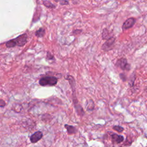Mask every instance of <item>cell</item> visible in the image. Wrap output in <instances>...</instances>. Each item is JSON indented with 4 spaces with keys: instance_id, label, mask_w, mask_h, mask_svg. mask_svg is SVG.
Wrapping results in <instances>:
<instances>
[{
    "instance_id": "cell-14",
    "label": "cell",
    "mask_w": 147,
    "mask_h": 147,
    "mask_svg": "<svg viewBox=\"0 0 147 147\" xmlns=\"http://www.w3.org/2000/svg\"><path fill=\"white\" fill-rule=\"evenodd\" d=\"M5 44H6V47L7 48H9L14 47L16 46L13 39L10 40H9V41H7Z\"/></svg>"
},
{
    "instance_id": "cell-18",
    "label": "cell",
    "mask_w": 147,
    "mask_h": 147,
    "mask_svg": "<svg viewBox=\"0 0 147 147\" xmlns=\"http://www.w3.org/2000/svg\"><path fill=\"white\" fill-rule=\"evenodd\" d=\"M59 3L61 5H67L69 3V2L67 0H60Z\"/></svg>"
},
{
    "instance_id": "cell-8",
    "label": "cell",
    "mask_w": 147,
    "mask_h": 147,
    "mask_svg": "<svg viewBox=\"0 0 147 147\" xmlns=\"http://www.w3.org/2000/svg\"><path fill=\"white\" fill-rule=\"evenodd\" d=\"M64 127H65V128L67 130V132L68 134H69V135L75 134L78 131L77 129L75 126H72V125H68V124H65L64 125Z\"/></svg>"
},
{
    "instance_id": "cell-5",
    "label": "cell",
    "mask_w": 147,
    "mask_h": 147,
    "mask_svg": "<svg viewBox=\"0 0 147 147\" xmlns=\"http://www.w3.org/2000/svg\"><path fill=\"white\" fill-rule=\"evenodd\" d=\"M43 136V134L41 131H37L30 136V141L32 143L35 144L40 141Z\"/></svg>"
},
{
    "instance_id": "cell-19",
    "label": "cell",
    "mask_w": 147,
    "mask_h": 147,
    "mask_svg": "<svg viewBox=\"0 0 147 147\" xmlns=\"http://www.w3.org/2000/svg\"><path fill=\"white\" fill-rule=\"evenodd\" d=\"M5 105H6V103H5V102L3 99H0V107L2 108V107H5Z\"/></svg>"
},
{
    "instance_id": "cell-10",
    "label": "cell",
    "mask_w": 147,
    "mask_h": 147,
    "mask_svg": "<svg viewBox=\"0 0 147 147\" xmlns=\"http://www.w3.org/2000/svg\"><path fill=\"white\" fill-rule=\"evenodd\" d=\"M45 30H44V29L41 28L38 30L36 31L35 35L38 37H42L45 35Z\"/></svg>"
},
{
    "instance_id": "cell-9",
    "label": "cell",
    "mask_w": 147,
    "mask_h": 147,
    "mask_svg": "<svg viewBox=\"0 0 147 147\" xmlns=\"http://www.w3.org/2000/svg\"><path fill=\"white\" fill-rule=\"evenodd\" d=\"M102 38L103 40H108L109 38L113 37V36H110V32H109L108 29H106V28H105L103 29V31H102Z\"/></svg>"
},
{
    "instance_id": "cell-16",
    "label": "cell",
    "mask_w": 147,
    "mask_h": 147,
    "mask_svg": "<svg viewBox=\"0 0 147 147\" xmlns=\"http://www.w3.org/2000/svg\"><path fill=\"white\" fill-rule=\"evenodd\" d=\"M46 59L48 60H51L52 59H54V56L50 52H48L47 53V57H46Z\"/></svg>"
},
{
    "instance_id": "cell-21",
    "label": "cell",
    "mask_w": 147,
    "mask_h": 147,
    "mask_svg": "<svg viewBox=\"0 0 147 147\" xmlns=\"http://www.w3.org/2000/svg\"><path fill=\"white\" fill-rule=\"evenodd\" d=\"M145 91H146V92H147V88H146V90H145Z\"/></svg>"
},
{
    "instance_id": "cell-3",
    "label": "cell",
    "mask_w": 147,
    "mask_h": 147,
    "mask_svg": "<svg viewBox=\"0 0 147 147\" xmlns=\"http://www.w3.org/2000/svg\"><path fill=\"white\" fill-rule=\"evenodd\" d=\"M27 38H28L27 34L26 33H24V34H21L20 36L16 37V38H14L13 40L16 46L23 47L27 42Z\"/></svg>"
},
{
    "instance_id": "cell-4",
    "label": "cell",
    "mask_w": 147,
    "mask_h": 147,
    "mask_svg": "<svg viewBox=\"0 0 147 147\" xmlns=\"http://www.w3.org/2000/svg\"><path fill=\"white\" fill-rule=\"evenodd\" d=\"M115 41V38L114 37H111L106 41V42L102 45V49L105 51H108L111 49L113 45H114Z\"/></svg>"
},
{
    "instance_id": "cell-1",
    "label": "cell",
    "mask_w": 147,
    "mask_h": 147,
    "mask_svg": "<svg viewBox=\"0 0 147 147\" xmlns=\"http://www.w3.org/2000/svg\"><path fill=\"white\" fill-rule=\"evenodd\" d=\"M57 83V78L55 76H45L39 80V84L41 86H53Z\"/></svg>"
},
{
    "instance_id": "cell-7",
    "label": "cell",
    "mask_w": 147,
    "mask_h": 147,
    "mask_svg": "<svg viewBox=\"0 0 147 147\" xmlns=\"http://www.w3.org/2000/svg\"><path fill=\"white\" fill-rule=\"evenodd\" d=\"M111 138L113 142H115L116 144H119L122 142L124 140V137L122 135L117 134L116 133H113L111 134Z\"/></svg>"
},
{
    "instance_id": "cell-12",
    "label": "cell",
    "mask_w": 147,
    "mask_h": 147,
    "mask_svg": "<svg viewBox=\"0 0 147 147\" xmlns=\"http://www.w3.org/2000/svg\"><path fill=\"white\" fill-rule=\"evenodd\" d=\"M136 76L135 72H133L132 74L130 75L129 80V84L130 85V86L132 87L134 85V81L136 80Z\"/></svg>"
},
{
    "instance_id": "cell-2",
    "label": "cell",
    "mask_w": 147,
    "mask_h": 147,
    "mask_svg": "<svg viewBox=\"0 0 147 147\" xmlns=\"http://www.w3.org/2000/svg\"><path fill=\"white\" fill-rule=\"evenodd\" d=\"M116 65L120 67L123 71H130V64L127 63V59L125 57H122L117 61Z\"/></svg>"
},
{
    "instance_id": "cell-11",
    "label": "cell",
    "mask_w": 147,
    "mask_h": 147,
    "mask_svg": "<svg viewBox=\"0 0 147 147\" xmlns=\"http://www.w3.org/2000/svg\"><path fill=\"white\" fill-rule=\"evenodd\" d=\"M86 109L88 111H92L94 109V103L92 99H90L88 101Z\"/></svg>"
},
{
    "instance_id": "cell-15",
    "label": "cell",
    "mask_w": 147,
    "mask_h": 147,
    "mask_svg": "<svg viewBox=\"0 0 147 147\" xmlns=\"http://www.w3.org/2000/svg\"><path fill=\"white\" fill-rule=\"evenodd\" d=\"M113 129L115 130V131H118V132H119V133H122L123 131V130H124L123 127H122V126H119V125L113 126Z\"/></svg>"
},
{
    "instance_id": "cell-13",
    "label": "cell",
    "mask_w": 147,
    "mask_h": 147,
    "mask_svg": "<svg viewBox=\"0 0 147 147\" xmlns=\"http://www.w3.org/2000/svg\"><path fill=\"white\" fill-rule=\"evenodd\" d=\"M43 5L48 8H55L56 6L48 0L43 1Z\"/></svg>"
},
{
    "instance_id": "cell-17",
    "label": "cell",
    "mask_w": 147,
    "mask_h": 147,
    "mask_svg": "<svg viewBox=\"0 0 147 147\" xmlns=\"http://www.w3.org/2000/svg\"><path fill=\"white\" fill-rule=\"evenodd\" d=\"M119 78H121V79L122 80V81H123V82H125L126 80V76L125 75V74H123V73H121L120 74H119Z\"/></svg>"
},
{
    "instance_id": "cell-20",
    "label": "cell",
    "mask_w": 147,
    "mask_h": 147,
    "mask_svg": "<svg viewBox=\"0 0 147 147\" xmlns=\"http://www.w3.org/2000/svg\"><path fill=\"white\" fill-rule=\"evenodd\" d=\"M81 32H82V30H80V29H76V30H74L73 31V33L75 34H79V33H80Z\"/></svg>"
},
{
    "instance_id": "cell-6",
    "label": "cell",
    "mask_w": 147,
    "mask_h": 147,
    "mask_svg": "<svg viewBox=\"0 0 147 147\" xmlns=\"http://www.w3.org/2000/svg\"><path fill=\"white\" fill-rule=\"evenodd\" d=\"M135 23H136V19L134 18H133V17L129 18L123 22L122 28L123 30H127V29L133 27Z\"/></svg>"
}]
</instances>
